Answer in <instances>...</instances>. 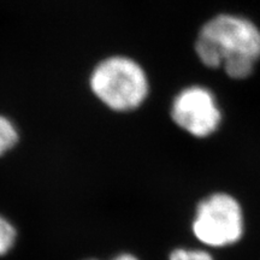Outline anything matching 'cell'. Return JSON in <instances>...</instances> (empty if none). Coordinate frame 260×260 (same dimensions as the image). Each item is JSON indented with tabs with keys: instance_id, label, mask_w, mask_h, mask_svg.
Returning a JSON list of instances; mask_svg holds the SVG:
<instances>
[{
	"instance_id": "cell-1",
	"label": "cell",
	"mask_w": 260,
	"mask_h": 260,
	"mask_svg": "<svg viewBox=\"0 0 260 260\" xmlns=\"http://www.w3.org/2000/svg\"><path fill=\"white\" fill-rule=\"evenodd\" d=\"M194 47L204 65L223 67L228 76L246 79L260 58V30L241 16L218 15L203 25Z\"/></svg>"
},
{
	"instance_id": "cell-2",
	"label": "cell",
	"mask_w": 260,
	"mask_h": 260,
	"mask_svg": "<svg viewBox=\"0 0 260 260\" xmlns=\"http://www.w3.org/2000/svg\"><path fill=\"white\" fill-rule=\"evenodd\" d=\"M89 88L112 111L130 112L147 99L149 82L138 61L124 56H112L94 68L89 76Z\"/></svg>"
},
{
	"instance_id": "cell-3",
	"label": "cell",
	"mask_w": 260,
	"mask_h": 260,
	"mask_svg": "<svg viewBox=\"0 0 260 260\" xmlns=\"http://www.w3.org/2000/svg\"><path fill=\"white\" fill-rule=\"evenodd\" d=\"M191 228L195 237L209 247L235 245L245 233L241 205L230 194L210 195L198 205Z\"/></svg>"
},
{
	"instance_id": "cell-4",
	"label": "cell",
	"mask_w": 260,
	"mask_h": 260,
	"mask_svg": "<svg viewBox=\"0 0 260 260\" xmlns=\"http://www.w3.org/2000/svg\"><path fill=\"white\" fill-rule=\"evenodd\" d=\"M171 118L188 134L195 138H207L219 128L222 112L210 89L190 86L174 98Z\"/></svg>"
},
{
	"instance_id": "cell-5",
	"label": "cell",
	"mask_w": 260,
	"mask_h": 260,
	"mask_svg": "<svg viewBox=\"0 0 260 260\" xmlns=\"http://www.w3.org/2000/svg\"><path fill=\"white\" fill-rule=\"evenodd\" d=\"M18 138V130L11 119L0 115V157L17 145Z\"/></svg>"
},
{
	"instance_id": "cell-6",
	"label": "cell",
	"mask_w": 260,
	"mask_h": 260,
	"mask_svg": "<svg viewBox=\"0 0 260 260\" xmlns=\"http://www.w3.org/2000/svg\"><path fill=\"white\" fill-rule=\"evenodd\" d=\"M16 229L8 219L0 216V256L8 253L16 242Z\"/></svg>"
},
{
	"instance_id": "cell-7",
	"label": "cell",
	"mask_w": 260,
	"mask_h": 260,
	"mask_svg": "<svg viewBox=\"0 0 260 260\" xmlns=\"http://www.w3.org/2000/svg\"><path fill=\"white\" fill-rule=\"evenodd\" d=\"M170 260H213V256L203 249L178 248L171 252Z\"/></svg>"
},
{
	"instance_id": "cell-8",
	"label": "cell",
	"mask_w": 260,
	"mask_h": 260,
	"mask_svg": "<svg viewBox=\"0 0 260 260\" xmlns=\"http://www.w3.org/2000/svg\"><path fill=\"white\" fill-rule=\"evenodd\" d=\"M112 260H139L136 256L132 255V254H128V253H123V254H119L117 255L116 258H113Z\"/></svg>"
}]
</instances>
